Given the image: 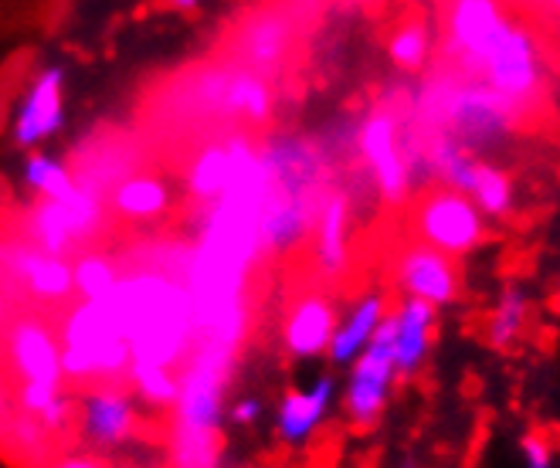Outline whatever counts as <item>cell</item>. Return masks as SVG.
I'll list each match as a JSON object with an SVG mask.
<instances>
[{"label": "cell", "mask_w": 560, "mask_h": 468, "mask_svg": "<svg viewBox=\"0 0 560 468\" xmlns=\"http://www.w3.org/2000/svg\"><path fill=\"white\" fill-rule=\"evenodd\" d=\"M106 309L122 332V340L129 343V360L180 371L197 337L194 303L180 276L163 269L119 276L116 289L106 299Z\"/></svg>", "instance_id": "6da1fadb"}, {"label": "cell", "mask_w": 560, "mask_h": 468, "mask_svg": "<svg viewBox=\"0 0 560 468\" xmlns=\"http://www.w3.org/2000/svg\"><path fill=\"white\" fill-rule=\"evenodd\" d=\"M238 360V347L197 332L177 371V400L171 424L174 468H221V405Z\"/></svg>", "instance_id": "7a4b0ae2"}, {"label": "cell", "mask_w": 560, "mask_h": 468, "mask_svg": "<svg viewBox=\"0 0 560 468\" xmlns=\"http://www.w3.org/2000/svg\"><path fill=\"white\" fill-rule=\"evenodd\" d=\"M266 171V197L258 214L261 255H289L300 248L316 224L326 197V156L303 140H272L258 150Z\"/></svg>", "instance_id": "3957f363"}, {"label": "cell", "mask_w": 560, "mask_h": 468, "mask_svg": "<svg viewBox=\"0 0 560 468\" xmlns=\"http://www.w3.org/2000/svg\"><path fill=\"white\" fill-rule=\"evenodd\" d=\"M61 377L69 384H122L129 374V343L116 329L106 303L72 306L58 326Z\"/></svg>", "instance_id": "277c9868"}, {"label": "cell", "mask_w": 560, "mask_h": 468, "mask_svg": "<svg viewBox=\"0 0 560 468\" xmlns=\"http://www.w3.org/2000/svg\"><path fill=\"white\" fill-rule=\"evenodd\" d=\"M479 82H486L500 98L526 116L547 95V31L526 17H513L503 38L482 58Z\"/></svg>", "instance_id": "5b68a950"}, {"label": "cell", "mask_w": 560, "mask_h": 468, "mask_svg": "<svg viewBox=\"0 0 560 468\" xmlns=\"http://www.w3.org/2000/svg\"><path fill=\"white\" fill-rule=\"evenodd\" d=\"M428 98H439V132H445L448 140H455L458 147H466L469 153H476L479 147L503 140L510 129L520 126V113L492 92L486 82L479 79H466L458 75L452 79V85L445 92H424Z\"/></svg>", "instance_id": "8992f818"}, {"label": "cell", "mask_w": 560, "mask_h": 468, "mask_svg": "<svg viewBox=\"0 0 560 468\" xmlns=\"http://www.w3.org/2000/svg\"><path fill=\"white\" fill-rule=\"evenodd\" d=\"M8 356L21 381V390H18L21 411L31 418L42 414L65 387L58 332L45 319L24 316L8 332Z\"/></svg>", "instance_id": "52a82bcc"}, {"label": "cell", "mask_w": 560, "mask_h": 468, "mask_svg": "<svg viewBox=\"0 0 560 468\" xmlns=\"http://www.w3.org/2000/svg\"><path fill=\"white\" fill-rule=\"evenodd\" d=\"M411 227L421 245L455 261L486 242V214L452 187H432L421 197H411Z\"/></svg>", "instance_id": "ba28073f"}, {"label": "cell", "mask_w": 560, "mask_h": 468, "mask_svg": "<svg viewBox=\"0 0 560 468\" xmlns=\"http://www.w3.org/2000/svg\"><path fill=\"white\" fill-rule=\"evenodd\" d=\"M516 14L506 0H445V58L458 75L476 79L482 58Z\"/></svg>", "instance_id": "9c48e42d"}, {"label": "cell", "mask_w": 560, "mask_h": 468, "mask_svg": "<svg viewBox=\"0 0 560 468\" xmlns=\"http://www.w3.org/2000/svg\"><path fill=\"white\" fill-rule=\"evenodd\" d=\"M390 343H394V313H384L371 343L350 360L353 366L347 377V414L357 428H374L381 421L390 390L398 384Z\"/></svg>", "instance_id": "30bf717a"}, {"label": "cell", "mask_w": 560, "mask_h": 468, "mask_svg": "<svg viewBox=\"0 0 560 468\" xmlns=\"http://www.w3.org/2000/svg\"><path fill=\"white\" fill-rule=\"evenodd\" d=\"M360 156L368 163V174L387 204H405L411 197V174H408V156L401 153V132L398 119L390 109H377L360 126Z\"/></svg>", "instance_id": "8fae6325"}, {"label": "cell", "mask_w": 560, "mask_h": 468, "mask_svg": "<svg viewBox=\"0 0 560 468\" xmlns=\"http://www.w3.org/2000/svg\"><path fill=\"white\" fill-rule=\"evenodd\" d=\"M394 279H398V289L405 292V299H418V303H428L435 309L455 303L458 289H463L458 261L421 242H411L401 248L398 261H394Z\"/></svg>", "instance_id": "7c38bea8"}, {"label": "cell", "mask_w": 560, "mask_h": 468, "mask_svg": "<svg viewBox=\"0 0 560 468\" xmlns=\"http://www.w3.org/2000/svg\"><path fill=\"white\" fill-rule=\"evenodd\" d=\"M0 269L8 279L21 282L31 295L42 303H65L72 299V258H58L42 248H35L24 238L0 245Z\"/></svg>", "instance_id": "4fadbf2b"}, {"label": "cell", "mask_w": 560, "mask_h": 468, "mask_svg": "<svg viewBox=\"0 0 560 468\" xmlns=\"http://www.w3.org/2000/svg\"><path fill=\"white\" fill-rule=\"evenodd\" d=\"M82 434L98 452H113L137 434V405L122 384H92L79 405Z\"/></svg>", "instance_id": "5bb4252c"}, {"label": "cell", "mask_w": 560, "mask_h": 468, "mask_svg": "<svg viewBox=\"0 0 560 468\" xmlns=\"http://www.w3.org/2000/svg\"><path fill=\"white\" fill-rule=\"evenodd\" d=\"M65 122V72L45 69L31 82L24 103L14 119V143L31 150L45 140H51Z\"/></svg>", "instance_id": "9a60e30c"}, {"label": "cell", "mask_w": 560, "mask_h": 468, "mask_svg": "<svg viewBox=\"0 0 560 468\" xmlns=\"http://www.w3.org/2000/svg\"><path fill=\"white\" fill-rule=\"evenodd\" d=\"M292 45V24L282 11L269 8V11H258L252 14L238 38H235V51H238V65L245 69L258 72L261 79H269L282 69V61L289 55Z\"/></svg>", "instance_id": "2e32d148"}, {"label": "cell", "mask_w": 560, "mask_h": 468, "mask_svg": "<svg viewBox=\"0 0 560 468\" xmlns=\"http://www.w3.org/2000/svg\"><path fill=\"white\" fill-rule=\"evenodd\" d=\"M337 306L334 299H326L319 292H310L303 299H295L292 309L285 313L282 323V343L295 360H316L326 356V347L334 340L337 329Z\"/></svg>", "instance_id": "e0dca14e"}, {"label": "cell", "mask_w": 560, "mask_h": 468, "mask_svg": "<svg viewBox=\"0 0 560 468\" xmlns=\"http://www.w3.org/2000/svg\"><path fill=\"white\" fill-rule=\"evenodd\" d=\"M435 323H439V309L418 303V299H405L401 309L394 313V374L398 381L415 377L424 360L428 350H432L435 340Z\"/></svg>", "instance_id": "ac0fdd59"}, {"label": "cell", "mask_w": 560, "mask_h": 468, "mask_svg": "<svg viewBox=\"0 0 560 468\" xmlns=\"http://www.w3.org/2000/svg\"><path fill=\"white\" fill-rule=\"evenodd\" d=\"M337 381L323 374L310 390H289L279 405V438L289 445H303L313 438V431L326 421L329 405H334Z\"/></svg>", "instance_id": "d6986e66"}, {"label": "cell", "mask_w": 560, "mask_h": 468, "mask_svg": "<svg viewBox=\"0 0 560 468\" xmlns=\"http://www.w3.org/2000/svg\"><path fill=\"white\" fill-rule=\"evenodd\" d=\"M347 224H350V200L343 190H326L316 224H313V245L316 265L326 279H337L347 269Z\"/></svg>", "instance_id": "ffe728a7"}, {"label": "cell", "mask_w": 560, "mask_h": 468, "mask_svg": "<svg viewBox=\"0 0 560 468\" xmlns=\"http://www.w3.org/2000/svg\"><path fill=\"white\" fill-rule=\"evenodd\" d=\"M221 116H238L252 126H266L272 119V89L269 79L245 69V65H228V79L221 92Z\"/></svg>", "instance_id": "44dd1931"}, {"label": "cell", "mask_w": 560, "mask_h": 468, "mask_svg": "<svg viewBox=\"0 0 560 468\" xmlns=\"http://www.w3.org/2000/svg\"><path fill=\"white\" fill-rule=\"evenodd\" d=\"M109 208L122 221H156L171 208V187L153 174H133L113 187Z\"/></svg>", "instance_id": "7402d4cb"}, {"label": "cell", "mask_w": 560, "mask_h": 468, "mask_svg": "<svg viewBox=\"0 0 560 468\" xmlns=\"http://www.w3.org/2000/svg\"><path fill=\"white\" fill-rule=\"evenodd\" d=\"M384 313H387L384 295L371 292V295L360 299V303L347 313V319L337 323L334 340H329V347H326V356L334 360V363H340V366L350 363L360 350L371 343V337H374L377 323L384 319Z\"/></svg>", "instance_id": "603a6c76"}, {"label": "cell", "mask_w": 560, "mask_h": 468, "mask_svg": "<svg viewBox=\"0 0 560 468\" xmlns=\"http://www.w3.org/2000/svg\"><path fill=\"white\" fill-rule=\"evenodd\" d=\"M21 238L58 258H69L75 255V248H82L79 234L58 200H38V204L27 211V224Z\"/></svg>", "instance_id": "cb8c5ba5"}, {"label": "cell", "mask_w": 560, "mask_h": 468, "mask_svg": "<svg viewBox=\"0 0 560 468\" xmlns=\"http://www.w3.org/2000/svg\"><path fill=\"white\" fill-rule=\"evenodd\" d=\"M187 194L197 200V204L211 208L214 200L228 190V180H232V153H228V143H211L197 153L187 166Z\"/></svg>", "instance_id": "d4e9b609"}, {"label": "cell", "mask_w": 560, "mask_h": 468, "mask_svg": "<svg viewBox=\"0 0 560 468\" xmlns=\"http://www.w3.org/2000/svg\"><path fill=\"white\" fill-rule=\"evenodd\" d=\"M526 316H530V295H526L520 285H506L503 295L497 299V306L489 313L486 323V340L489 347L506 350L520 340V332L526 326Z\"/></svg>", "instance_id": "484cf974"}, {"label": "cell", "mask_w": 560, "mask_h": 468, "mask_svg": "<svg viewBox=\"0 0 560 468\" xmlns=\"http://www.w3.org/2000/svg\"><path fill=\"white\" fill-rule=\"evenodd\" d=\"M119 265L103 251H82L72 261V292L85 303H106L119 282Z\"/></svg>", "instance_id": "4316f807"}, {"label": "cell", "mask_w": 560, "mask_h": 468, "mask_svg": "<svg viewBox=\"0 0 560 468\" xmlns=\"http://www.w3.org/2000/svg\"><path fill=\"white\" fill-rule=\"evenodd\" d=\"M466 197L486 218H506L513 211V180L486 160H476V171L469 180Z\"/></svg>", "instance_id": "83f0119b"}, {"label": "cell", "mask_w": 560, "mask_h": 468, "mask_svg": "<svg viewBox=\"0 0 560 468\" xmlns=\"http://www.w3.org/2000/svg\"><path fill=\"white\" fill-rule=\"evenodd\" d=\"M24 180L42 200H65L79 187V180H75V174L69 171V166H65L58 156H48V153H31L27 156Z\"/></svg>", "instance_id": "f1b7e54d"}, {"label": "cell", "mask_w": 560, "mask_h": 468, "mask_svg": "<svg viewBox=\"0 0 560 468\" xmlns=\"http://www.w3.org/2000/svg\"><path fill=\"white\" fill-rule=\"evenodd\" d=\"M387 55L401 72H421L432 55V31L424 21H405L390 31L387 38Z\"/></svg>", "instance_id": "f546056e"}, {"label": "cell", "mask_w": 560, "mask_h": 468, "mask_svg": "<svg viewBox=\"0 0 560 468\" xmlns=\"http://www.w3.org/2000/svg\"><path fill=\"white\" fill-rule=\"evenodd\" d=\"M126 381L133 384V390L147 400L150 408H174V400H177V371H171V366L129 360Z\"/></svg>", "instance_id": "4dcf8cb0"}, {"label": "cell", "mask_w": 560, "mask_h": 468, "mask_svg": "<svg viewBox=\"0 0 560 468\" xmlns=\"http://www.w3.org/2000/svg\"><path fill=\"white\" fill-rule=\"evenodd\" d=\"M520 452H523L526 468H553V445H550L547 434H540V431L523 434Z\"/></svg>", "instance_id": "1f68e13d"}, {"label": "cell", "mask_w": 560, "mask_h": 468, "mask_svg": "<svg viewBox=\"0 0 560 468\" xmlns=\"http://www.w3.org/2000/svg\"><path fill=\"white\" fill-rule=\"evenodd\" d=\"M506 4H516L526 21H534V24H540L547 31V17H550V24L557 21L560 0H506Z\"/></svg>", "instance_id": "d6a6232c"}, {"label": "cell", "mask_w": 560, "mask_h": 468, "mask_svg": "<svg viewBox=\"0 0 560 468\" xmlns=\"http://www.w3.org/2000/svg\"><path fill=\"white\" fill-rule=\"evenodd\" d=\"M228 418H232L235 424H255L258 418H261V400L258 397H242L238 400V405L232 408V411H228Z\"/></svg>", "instance_id": "836d02e7"}, {"label": "cell", "mask_w": 560, "mask_h": 468, "mask_svg": "<svg viewBox=\"0 0 560 468\" xmlns=\"http://www.w3.org/2000/svg\"><path fill=\"white\" fill-rule=\"evenodd\" d=\"M48 468H103V465H98V458H92V455H65V458L51 461Z\"/></svg>", "instance_id": "e575fe53"}, {"label": "cell", "mask_w": 560, "mask_h": 468, "mask_svg": "<svg viewBox=\"0 0 560 468\" xmlns=\"http://www.w3.org/2000/svg\"><path fill=\"white\" fill-rule=\"evenodd\" d=\"M171 4H174L177 11H194L197 4H201V0H171Z\"/></svg>", "instance_id": "d590c367"}, {"label": "cell", "mask_w": 560, "mask_h": 468, "mask_svg": "<svg viewBox=\"0 0 560 468\" xmlns=\"http://www.w3.org/2000/svg\"><path fill=\"white\" fill-rule=\"evenodd\" d=\"M364 4H384V0H364Z\"/></svg>", "instance_id": "8d00e7d4"}, {"label": "cell", "mask_w": 560, "mask_h": 468, "mask_svg": "<svg viewBox=\"0 0 560 468\" xmlns=\"http://www.w3.org/2000/svg\"><path fill=\"white\" fill-rule=\"evenodd\" d=\"M401 468H415V465H401Z\"/></svg>", "instance_id": "74e56055"}]
</instances>
